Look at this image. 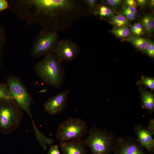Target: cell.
Segmentation results:
<instances>
[{
    "instance_id": "cell-14",
    "label": "cell",
    "mask_w": 154,
    "mask_h": 154,
    "mask_svg": "<svg viewBox=\"0 0 154 154\" xmlns=\"http://www.w3.org/2000/svg\"><path fill=\"white\" fill-rule=\"evenodd\" d=\"M123 40L131 43L138 50L141 51L146 49L150 41L148 39L131 35Z\"/></svg>"
},
{
    "instance_id": "cell-30",
    "label": "cell",
    "mask_w": 154,
    "mask_h": 154,
    "mask_svg": "<svg viewBox=\"0 0 154 154\" xmlns=\"http://www.w3.org/2000/svg\"><path fill=\"white\" fill-rule=\"evenodd\" d=\"M125 5L131 6L136 8L138 5L136 1L134 0H126L123 1Z\"/></svg>"
},
{
    "instance_id": "cell-29",
    "label": "cell",
    "mask_w": 154,
    "mask_h": 154,
    "mask_svg": "<svg viewBox=\"0 0 154 154\" xmlns=\"http://www.w3.org/2000/svg\"><path fill=\"white\" fill-rule=\"evenodd\" d=\"M87 4L91 10H93L96 7L97 1L96 0H84L83 1Z\"/></svg>"
},
{
    "instance_id": "cell-21",
    "label": "cell",
    "mask_w": 154,
    "mask_h": 154,
    "mask_svg": "<svg viewBox=\"0 0 154 154\" xmlns=\"http://www.w3.org/2000/svg\"><path fill=\"white\" fill-rule=\"evenodd\" d=\"M139 84L143 85L150 89L154 90V78H153L143 76L139 82Z\"/></svg>"
},
{
    "instance_id": "cell-16",
    "label": "cell",
    "mask_w": 154,
    "mask_h": 154,
    "mask_svg": "<svg viewBox=\"0 0 154 154\" xmlns=\"http://www.w3.org/2000/svg\"><path fill=\"white\" fill-rule=\"evenodd\" d=\"M113 10L106 6L101 5L99 6L95 11L94 14L101 17L111 18L114 15Z\"/></svg>"
},
{
    "instance_id": "cell-31",
    "label": "cell",
    "mask_w": 154,
    "mask_h": 154,
    "mask_svg": "<svg viewBox=\"0 0 154 154\" xmlns=\"http://www.w3.org/2000/svg\"><path fill=\"white\" fill-rule=\"evenodd\" d=\"M147 129L153 135L154 134V120L152 119L149 122Z\"/></svg>"
},
{
    "instance_id": "cell-13",
    "label": "cell",
    "mask_w": 154,
    "mask_h": 154,
    "mask_svg": "<svg viewBox=\"0 0 154 154\" xmlns=\"http://www.w3.org/2000/svg\"><path fill=\"white\" fill-rule=\"evenodd\" d=\"M141 104L144 108L151 113L154 110V95L142 87L139 88Z\"/></svg>"
},
{
    "instance_id": "cell-4",
    "label": "cell",
    "mask_w": 154,
    "mask_h": 154,
    "mask_svg": "<svg viewBox=\"0 0 154 154\" xmlns=\"http://www.w3.org/2000/svg\"><path fill=\"white\" fill-rule=\"evenodd\" d=\"M113 139L112 135L105 130L93 127L84 141L91 149L92 154H110L113 151Z\"/></svg>"
},
{
    "instance_id": "cell-11",
    "label": "cell",
    "mask_w": 154,
    "mask_h": 154,
    "mask_svg": "<svg viewBox=\"0 0 154 154\" xmlns=\"http://www.w3.org/2000/svg\"><path fill=\"white\" fill-rule=\"evenodd\" d=\"M86 146L82 139L60 141V144L63 154H88Z\"/></svg>"
},
{
    "instance_id": "cell-15",
    "label": "cell",
    "mask_w": 154,
    "mask_h": 154,
    "mask_svg": "<svg viewBox=\"0 0 154 154\" xmlns=\"http://www.w3.org/2000/svg\"><path fill=\"white\" fill-rule=\"evenodd\" d=\"M110 23L113 26V29L128 27L129 25V20L120 14L114 15L111 18Z\"/></svg>"
},
{
    "instance_id": "cell-20",
    "label": "cell",
    "mask_w": 154,
    "mask_h": 154,
    "mask_svg": "<svg viewBox=\"0 0 154 154\" xmlns=\"http://www.w3.org/2000/svg\"><path fill=\"white\" fill-rule=\"evenodd\" d=\"M129 30L134 36L137 37H139L144 33L143 27L140 23H135L130 26Z\"/></svg>"
},
{
    "instance_id": "cell-33",
    "label": "cell",
    "mask_w": 154,
    "mask_h": 154,
    "mask_svg": "<svg viewBox=\"0 0 154 154\" xmlns=\"http://www.w3.org/2000/svg\"><path fill=\"white\" fill-rule=\"evenodd\" d=\"M138 5L141 7L145 6L148 2L147 0H137L136 1Z\"/></svg>"
},
{
    "instance_id": "cell-2",
    "label": "cell",
    "mask_w": 154,
    "mask_h": 154,
    "mask_svg": "<svg viewBox=\"0 0 154 154\" xmlns=\"http://www.w3.org/2000/svg\"><path fill=\"white\" fill-rule=\"evenodd\" d=\"M38 77L47 84L55 88L61 86L64 77L60 63L53 52L48 54L34 66Z\"/></svg>"
},
{
    "instance_id": "cell-24",
    "label": "cell",
    "mask_w": 154,
    "mask_h": 154,
    "mask_svg": "<svg viewBox=\"0 0 154 154\" xmlns=\"http://www.w3.org/2000/svg\"><path fill=\"white\" fill-rule=\"evenodd\" d=\"M142 18L147 22L150 27L152 31L154 28V19L153 17L151 15H146Z\"/></svg>"
},
{
    "instance_id": "cell-3",
    "label": "cell",
    "mask_w": 154,
    "mask_h": 154,
    "mask_svg": "<svg viewBox=\"0 0 154 154\" xmlns=\"http://www.w3.org/2000/svg\"><path fill=\"white\" fill-rule=\"evenodd\" d=\"M23 110L13 100L0 101V132L9 134L21 124Z\"/></svg>"
},
{
    "instance_id": "cell-32",
    "label": "cell",
    "mask_w": 154,
    "mask_h": 154,
    "mask_svg": "<svg viewBox=\"0 0 154 154\" xmlns=\"http://www.w3.org/2000/svg\"><path fill=\"white\" fill-rule=\"evenodd\" d=\"M122 8L132 13L137 14V10L135 8L126 5H123Z\"/></svg>"
},
{
    "instance_id": "cell-17",
    "label": "cell",
    "mask_w": 154,
    "mask_h": 154,
    "mask_svg": "<svg viewBox=\"0 0 154 154\" xmlns=\"http://www.w3.org/2000/svg\"><path fill=\"white\" fill-rule=\"evenodd\" d=\"M111 32L117 37L124 38L123 39L127 38L131 35L129 29L128 27L113 29Z\"/></svg>"
},
{
    "instance_id": "cell-18",
    "label": "cell",
    "mask_w": 154,
    "mask_h": 154,
    "mask_svg": "<svg viewBox=\"0 0 154 154\" xmlns=\"http://www.w3.org/2000/svg\"><path fill=\"white\" fill-rule=\"evenodd\" d=\"M11 99H13L6 83L0 82V101Z\"/></svg>"
},
{
    "instance_id": "cell-22",
    "label": "cell",
    "mask_w": 154,
    "mask_h": 154,
    "mask_svg": "<svg viewBox=\"0 0 154 154\" xmlns=\"http://www.w3.org/2000/svg\"><path fill=\"white\" fill-rule=\"evenodd\" d=\"M121 14L126 17L129 20L133 21L135 19L137 14L132 13L123 8L121 12Z\"/></svg>"
},
{
    "instance_id": "cell-23",
    "label": "cell",
    "mask_w": 154,
    "mask_h": 154,
    "mask_svg": "<svg viewBox=\"0 0 154 154\" xmlns=\"http://www.w3.org/2000/svg\"><path fill=\"white\" fill-rule=\"evenodd\" d=\"M144 52L151 57H154V44L153 42L150 41L146 49L144 51Z\"/></svg>"
},
{
    "instance_id": "cell-26",
    "label": "cell",
    "mask_w": 154,
    "mask_h": 154,
    "mask_svg": "<svg viewBox=\"0 0 154 154\" xmlns=\"http://www.w3.org/2000/svg\"><path fill=\"white\" fill-rule=\"evenodd\" d=\"M48 154H60L59 146L57 145H51Z\"/></svg>"
},
{
    "instance_id": "cell-28",
    "label": "cell",
    "mask_w": 154,
    "mask_h": 154,
    "mask_svg": "<svg viewBox=\"0 0 154 154\" xmlns=\"http://www.w3.org/2000/svg\"><path fill=\"white\" fill-rule=\"evenodd\" d=\"M141 24L143 30L148 34H150L152 32L147 23L142 18L141 20Z\"/></svg>"
},
{
    "instance_id": "cell-7",
    "label": "cell",
    "mask_w": 154,
    "mask_h": 154,
    "mask_svg": "<svg viewBox=\"0 0 154 154\" xmlns=\"http://www.w3.org/2000/svg\"><path fill=\"white\" fill-rule=\"evenodd\" d=\"M58 38L57 31L42 29L34 42L31 56L37 57L53 52Z\"/></svg>"
},
{
    "instance_id": "cell-9",
    "label": "cell",
    "mask_w": 154,
    "mask_h": 154,
    "mask_svg": "<svg viewBox=\"0 0 154 154\" xmlns=\"http://www.w3.org/2000/svg\"><path fill=\"white\" fill-rule=\"evenodd\" d=\"M69 93L67 90L63 91L48 99L44 104L45 111L51 115L61 113L66 108Z\"/></svg>"
},
{
    "instance_id": "cell-1",
    "label": "cell",
    "mask_w": 154,
    "mask_h": 154,
    "mask_svg": "<svg viewBox=\"0 0 154 154\" xmlns=\"http://www.w3.org/2000/svg\"><path fill=\"white\" fill-rule=\"evenodd\" d=\"M72 0H41L37 15L42 29L54 30L66 29L72 22L84 15V7Z\"/></svg>"
},
{
    "instance_id": "cell-27",
    "label": "cell",
    "mask_w": 154,
    "mask_h": 154,
    "mask_svg": "<svg viewBox=\"0 0 154 154\" xmlns=\"http://www.w3.org/2000/svg\"><path fill=\"white\" fill-rule=\"evenodd\" d=\"M121 0H107L105 2L108 5L113 7H116L121 4Z\"/></svg>"
},
{
    "instance_id": "cell-10",
    "label": "cell",
    "mask_w": 154,
    "mask_h": 154,
    "mask_svg": "<svg viewBox=\"0 0 154 154\" xmlns=\"http://www.w3.org/2000/svg\"><path fill=\"white\" fill-rule=\"evenodd\" d=\"M78 49L74 43L67 40L58 42L53 53L60 62L64 61H70L77 56Z\"/></svg>"
},
{
    "instance_id": "cell-12",
    "label": "cell",
    "mask_w": 154,
    "mask_h": 154,
    "mask_svg": "<svg viewBox=\"0 0 154 154\" xmlns=\"http://www.w3.org/2000/svg\"><path fill=\"white\" fill-rule=\"evenodd\" d=\"M137 140L141 145L150 154L154 150V139L152 135L147 129L140 125H136L134 127Z\"/></svg>"
},
{
    "instance_id": "cell-19",
    "label": "cell",
    "mask_w": 154,
    "mask_h": 154,
    "mask_svg": "<svg viewBox=\"0 0 154 154\" xmlns=\"http://www.w3.org/2000/svg\"><path fill=\"white\" fill-rule=\"evenodd\" d=\"M7 39L3 27L0 25V67L3 64L2 56Z\"/></svg>"
},
{
    "instance_id": "cell-6",
    "label": "cell",
    "mask_w": 154,
    "mask_h": 154,
    "mask_svg": "<svg viewBox=\"0 0 154 154\" xmlns=\"http://www.w3.org/2000/svg\"><path fill=\"white\" fill-rule=\"evenodd\" d=\"M10 94L14 100L31 118V108L33 100L21 80L17 77L11 75L7 80Z\"/></svg>"
},
{
    "instance_id": "cell-5",
    "label": "cell",
    "mask_w": 154,
    "mask_h": 154,
    "mask_svg": "<svg viewBox=\"0 0 154 154\" xmlns=\"http://www.w3.org/2000/svg\"><path fill=\"white\" fill-rule=\"evenodd\" d=\"M86 122L81 119L70 117L58 125L56 137L60 141L82 139L87 133Z\"/></svg>"
},
{
    "instance_id": "cell-25",
    "label": "cell",
    "mask_w": 154,
    "mask_h": 154,
    "mask_svg": "<svg viewBox=\"0 0 154 154\" xmlns=\"http://www.w3.org/2000/svg\"><path fill=\"white\" fill-rule=\"evenodd\" d=\"M10 8L9 1L7 0H0V12Z\"/></svg>"
},
{
    "instance_id": "cell-8",
    "label": "cell",
    "mask_w": 154,
    "mask_h": 154,
    "mask_svg": "<svg viewBox=\"0 0 154 154\" xmlns=\"http://www.w3.org/2000/svg\"><path fill=\"white\" fill-rule=\"evenodd\" d=\"M115 154H145L144 148L137 139L130 137H119L114 142Z\"/></svg>"
},
{
    "instance_id": "cell-34",
    "label": "cell",
    "mask_w": 154,
    "mask_h": 154,
    "mask_svg": "<svg viewBox=\"0 0 154 154\" xmlns=\"http://www.w3.org/2000/svg\"><path fill=\"white\" fill-rule=\"evenodd\" d=\"M149 7L151 8H153L154 7V0H151L150 1L149 5Z\"/></svg>"
}]
</instances>
